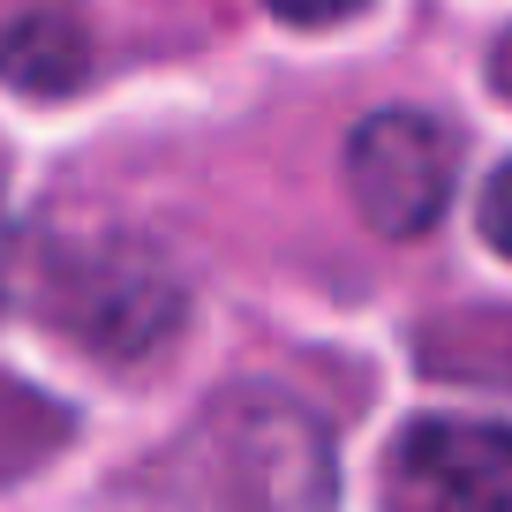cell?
<instances>
[{"mask_svg": "<svg viewBox=\"0 0 512 512\" xmlns=\"http://www.w3.org/2000/svg\"><path fill=\"white\" fill-rule=\"evenodd\" d=\"M272 16H287V23H339V16H354L362 0H264Z\"/></svg>", "mask_w": 512, "mask_h": 512, "instance_id": "obj_4", "label": "cell"}, {"mask_svg": "<svg viewBox=\"0 0 512 512\" xmlns=\"http://www.w3.org/2000/svg\"><path fill=\"white\" fill-rule=\"evenodd\" d=\"M482 241L497 256H512V166H497L490 189H482Z\"/></svg>", "mask_w": 512, "mask_h": 512, "instance_id": "obj_3", "label": "cell"}, {"mask_svg": "<svg viewBox=\"0 0 512 512\" xmlns=\"http://www.w3.org/2000/svg\"><path fill=\"white\" fill-rule=\"evenodd\" d=\"M384 490L400 505L430 512H482L512 505V430L505 422H460V415H422L400 430Z\"/></svg>", "mask_w": 512, "mask_h": 512, "instance_id": "obj_2", "label": "cell"}, {"mask_svg": "<svg viewBox=\"0 0 512 512\" xmlns=\"http://www.w3.org/2000/svg\"><path fill=\"white\" fill-rule=\"evenodd\" d=\"M460 151L430 113H369L347 136V196L377 234H430L452 204Z\"/></svg>", "mask_w": 512, "mask_h": 512, "instance_id": "obj_1", "label": "cell"}]
</instances>
